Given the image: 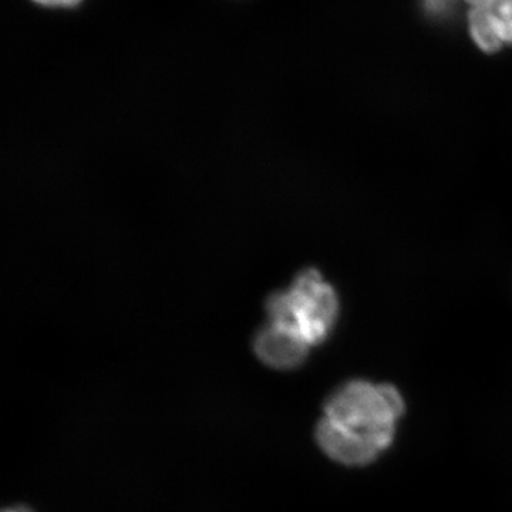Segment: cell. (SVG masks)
Listing matches in <instances>:
<instances>
[{"mask_svg": "<svg viewBox=\"0 0 512 512\" xmlns=\"http://www.w3.org/2000/svg\"><path fill=\"white\" fill-rule=\"evenodd\" d=\"M402 396L387 384L350 382L332 394L316 437L338 463L365 466L393 441L402 416Z\"/></svg>", "mask_w": 512, "mask_h": 512, "instance_id": "obj_1", "label": "cell"}, {"mask_svg": "<svg viewBox=\"0 0 512 512\" xmlns=\"http://www.w3.org/2000/svg\"><path fill=\"white\" fill-rule=\"evenodd\" d=\"M338 312V296L315 269L299 274L288 292L276 293L268 302L269 322L289 326L309 346L328 338Z\"/></svg>", "mask_w": 512, "mask_h": 512, "instance_id": "obj_2", "label": "cell"}, {"mask_svg": "<svg viewBox=\"0 0 512 512\" xmlns=\"http://www.w3.org/2000/svg\"><path fill=\"white\" fill-rule=\"evenodd\" d=\"M468 22L474 42L484 52H497L504 43L512 45V0H466Z\"/></svg>", "mask_w": 512, "mask_h": 512, "instance_id": "obj_3", "label": "cell"}, {"mask_svg": "<svg viewBox=\"0 0 512 512\" xmlns=\"http://www.w3.org/2000/svg\"><path fill=\"white\" fill-rule=\"evenodd\" d=\"M254 349L265 365L288 370L305 362L309 345L289 326L269 322L256 335Z\"/></svg>", "mask_w": 512, "mask_h": 512, "instance_id": "obj_4", "label": "cell"}, {"mask_svg": "<svg viewBox=\"0 0 512 512\" xmlns=\"http://www.w3.org/2000/svg\"><path fill=\"white\" fill-rule=\"evenodd\" d=\"M454 3H456V0H424V6H426L427 12L436 16L450 12Z\"/></svg>", "mask_w": 512, "mask_h": 512, "instance_id": "obj_5", "label": "cell"}, {"mask_svg": "<svg viewBox=\"0 0 512 512\" xmlns=\"http://www.w3.org/2000/svg\"><path fill=\"white\" fill-rule=\"evenodd\" d=\"M37 5L47 6V8H74L82 0H33Z\"/></svg>", "mask_w": 512, "mask_h": 512, "instance_id": "obj_6", "label": "cell"}, {"mask_svg": "<svg viewBox=\"0 0 512 512\" xmlns=\"http://www.w3.org/2000/svg\"><path fill=\"white\" fill-rule=\"evenodd\" d=\"M5 512H29L28 510H23V508H12V510H8Z\"/></svg>", "mask_w": 512, "mask_h": 512, "instance_id": "obj_7", "label": "cell"}]
</instances>
